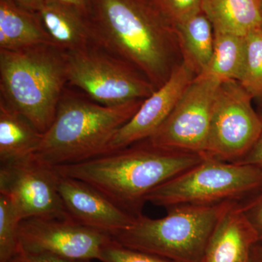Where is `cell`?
Returning a JSON list of instances; mask_svg holds the SVG:
<instances>
[{
  "mask_svg": "<svg viewBox=\"0 0 262 262\" xmlns=\"http://www.w3.org/2000/svg\"><path fill=\"white\" fill-rule=\"evenodd\" d=\"M93 44L134 67L157 89L183 61L173 24L150 0H92Z\"/></svg>",
  "mask_w": 262,
  "mask_h": 262,
  "instance_id": "obj_1",
  "label": "cell"
},
{
  "mask_svg": "<svg viewBox=\"0 0 262 262\" xmlns=\"http://www.w3.org/2000/svg\"><path fill=\"white\" fill-rule=\"evenodd\" d=\"M204 155L140 141L82 163L53 167L58 175L87 183L135 218L157 187L201 163Z\"/></svg>",
  "mask_w": 262,
  "mask_h": 262,
  "instance_id": "obj_2",
  "label": "cell"
},
{
  "mask_svg": "<svg viewBox=\"0 0 262 262\" xmlns=\"http://www.w3.org/2000/svg\"><path fill=\"white\" fill-rule=\"evenodd\" d=\"M144 100L103 106L65 89L54 120L32 156L57 167L106 154L114 136L135 115Z\"/></svg>",
  "mask_w": 262,
  "mask_h": 262,
  "instance_id": "obj_3",
  "label": "cell"
},
{
  "mask_svg": "<svg viewBox=\"0 0 262 262\" xmlns=\"http://www.w3.org/2000/svg\"><path fill=\"white\" fill-rule=\"evenodd\" d=\"M64 52L51 45L0 50V101L44 134L67 83Z\"/></svg>",
  "mask_w": 262,
  "mask_h": 262,
  "instance_id": "obj_4",
  "label": "cell"
},
{
  "mask_svg": "<svg viewBox=\"0 0 262 262\" xmlns=\"http://www.w3.org/2000/svg\"><path fill=\"white\" fill-rule=\"evenodd\" d=\"M232 203L170 207L163 218L141 215L111 236L123 247L172 262H202L217 222Z\"/></svg>",
  "mask_w": 262,
  "mask_h": 262,
  "instance_id": "obj_5",
  "label": "cell"
},
{
  "mask_svg": "<svg viewBox=\"0 0 262 262\" xmlns=\"http://www.w3.org/2000/svg\"><path fill=\"white\" fill-rule=\"evenodd\" d=\"M261 189V169L204 156L201 163L154 189L147 202L167 208L215 205L244 201Z\"/></svg>",
  "mask_w": 262,
  "mask_h": 262,
  "instance_id": "obj_6",
  "label": "cell"
},
{
  "mask_svg": "<svg viewBox=\"0 0 262 262\" xmlns=\"http://www.w3.org/2000/svg\"><path fill=\"white\" fill-rule=\"evenodd\" d=\"M64 53L69 83L103 106L146 99L157 90L134 67L94 45Z\"/></svg>",
  "mask_w": 262,
  "mask_h": 262,
  "instance_id": "obj_7",
  "label": "cell"
},
{
  "mask_svg": "<svg viewBox=\"0 0 262 262\" xmlns=\"http://www.w3.org/2000/svg\"><path fill=\"white\" fill-rule=\"evenodd\" d=\"M253 98L238 81L222 82L217 90L204 156L238 163L252 149L262 122Z\"/></svg>",
  "mask_w": 262,
  "mask_h": 262,
  "instance_id": "obj_8",
  "label": "cell"
},
{
  "mask_svg": "<svg viewBox=\"0 0 262 262\" xmlns=\"http://www.w3.org/2000/svg\"><path fill=\"white\" fill-rule=\"evenodd\" d=\"M221 83L211 77L196 76L166 120L147 140L163 149L204 155Z\"/></svg>",
  "mask_w": 262,
  "mask_h": 262,
  "instance_id": "obj_9",
  "label": "cell"
},
{
  "mask_svg": "<svg viewBox=\"0 0 262 262\" xmlns=\"http://www.w3.org/2000/svg\"><path fill=\"white\" fill-rule=\"evenodd\" d=\"M59 175L33 156L0 167V194L8 196L20 220H72L58 192Z\"/></svg>",
  "mask_w": 262,
  "mask_h": 262,
  "instance_id": "obj_10",
  "label": "cell"
},
{
  "mask_svg": "<svg viewBox=\"0 0 262 262\" xmlns=\"http://www.w3.org/2000/svg\"><path fill=\"white\" fill-rule=\"evenodd\" d=\"M112 241L110 234L72 220L30 218L19 226L18 250L69 259L99 260L101 250Z\"/></svg>",
  "mask_w": 262,
  "mask_h": 262,
  "instance_id": "obj_11",
  "label": "cell"
},
{
  "mask_svg": "<svg viewBox=\"0 0 262 262\" xmlns=\"http://www.w3.org/2000/svg\"><path fill=\"white\" fill-rule=\"evenodd\" d=\"M196 76L192 66L183 60L167 82L144 99L135 115L117 131L107 153L149 139L168 118Z\"/></svg>",
  "mask_w": 262,
  "mask_h": 262,
  "instance_id": "obj_12",
  "label": "cell"
},
{
  "mask_svg": "<svg viewBox=\"0 0 262 262\" xmlns=\"http://www.w3.org/2000/svg\"><path fill=\"white\" fill-rule=\"evenodd\" d=\"M58 192L70 218L84 227L111 235L135 222V217L82 181L59 176Z\"/></svg>",
  "mask_w": 262,
  "mask_h": 262,
  "instance_id": "obj_13",
  "label": "cell"
},
{
  "mask_svg": "<svg viewBox=\"0 0 262 262\" xmlns=\"http://www.w3.org/2000/svg\"><path fill=\"white\" fill-rule=\"evenodd\" d=\"M256 244V231L239 202H233L217 222L202 262H252L251 252Z\"/></svg>",
  "mask_w": 262,
  "mask_h": 262,
  "instance_id": "obj_14",
  "label": "cell"
},
{
  "mask_svg": "<svg viewBox=\"0 0 262 262\" xmlns=\"http://www.w3.org/2000/svg\"><path fill=\"white\" fill-rule=\"evenodd\" d=\"M38 14L52 45L61 51L94 45L88 15L78 8L59 0H46Z\"/></svg>",
  "mask_w": 262,
  "mask_h": 262,
  "instance_id": "obj_15",
  "label": "cell"
},
{
  "mask_svg": "<svg viewBox=\"0 0 262 262\" xmlns=\"http://www.w3.org/2000/svg\"><path fill=\"white\" fill-rule=\"evenodd\" d=\"M41 45L53 46L38 13L12 0H0V50L18 51Z\"/></svg>",
  "mask_w": 262,
  "mask_h": 262,
  "instance_id": "obj_16",
  "label": "cell"
},
{
  "mask_svg": "<svg viewBox=\"0 0 262 262\" xmlns=\"http://www.w3.org/2000/svg\"><path fill=\"white\" fill-rule=\"evenodd\" d=\"M260 0H203L201 11L214 32L246 37L260 29Z\"/></svg>",
  "mask_w": 262,
  "mask_h": 262,
  "instance_id": "obj_17",
  "label": "cell"
},
{
  "mask_svg": "<svg viewBox=\"0 0 262 262\" xmlns=\"http://www.w3.org/2000/svg\"><path fill=\"white\" fill-rule=\"evenodd\" d=\"M43 134L20 114L0 101V163L26 159L37 151Z\"/></svg>",
  "mask_w": 262,
  "mask_h": 262,
  "instance_id": "obj_18",
  "label": "cell"
},
{
  "mask_svg": "<svg viewBox=\"0 0 262 262\" xmlns=\"http://www.w3.org/2000/svg\"><path fill=\"white\" fill-rule=\"evenodd\" d=\"M174 27L183 60L192 66L196 76L199 75L213 55L215 35L211 21L201 11Z\"/></svg>",
  "mask_w": 262,
  "mask_h": 262,
  "instance_id": "obj_19",
  "label": "cell"
},
{
  "mask_svg": "<svg viewBox=\"0 0 262 262\" xmlns=\"http://www.w3.org/2000/svg\"><path fill=\"white\" fill-rule=\"evenodd\" d=\"M211 61L199 75L220 81H238L246 58V37L214 32Z\"/></svg>",
  "mask_w": 262,
  "mask_h": 262,
  "instance_id": "obj_20",
  "label": "cell"
},
{
  "mask_svg": "<svg viewBox=\"0 0 262 262\" xmlns=\"http://www.w3.org/2000/svg\"><path fill=\"white\" fill-rule=\"evenodd\" d=\"M246 58L238 82L253 100L262 104V31L246 36Z\"/></svg>",
  "mask_w": 262,
  "mask_h": 262,
  "instance_id": "obj_21",
  "label": "cell"
},
{
  "mask_svg": "<svg viewBox=\"0 0 262 262\" xmlns=\"http://www.w3.org/2000/svg\"><path fill=\"white\" fill-rule=\"evenodd\" d=\"M20 222L9 198L0 194V262H8L18 252Z\"/></svg>",
  "mask_w": 262,
  "mask_h": 262,
  "instance_id": "obj_22",
  "label": "cell"
},
{
  "mask_svg": "<svg viewBox=\"0 0 262 262\" xmlns=\"http://www.w3.org/2000/svg\"><path fill=\"white\" fill-rule=\"evenodd\" d=\"M170 23H182L201 12L203 0H150Z\"/></svg>",
  "mask_w": 262,
  "mask_h": 262,
  "instance_id": "obj_23",
  "label": "cell"
},
{
  "mask_svg": "<svg viewBox=\"0 0 262 262\" xmlns=\"http://www.w3.org/2000/svg\"><path fill=\"white\" fill-rule=\"evenodd\" d=\"M99 261L102 262H172L165 258L123 247L112 241L101 250Z\"/></svg>",
  "mask_w": 262,
  "mask_h": 262,
  "instance_id": "obj_24",
  "label": "cell"
},
{
  "mask_svg": "<svg viewBox=\"0 0 262 262\" xmlns=\"http://www.w3.org/2000/svg\"><path fill=\"white\" fill-rule=\"evenodd\" d=\"M239 206L256 231L258 244H262V189L239 202Z\"/></svg>",
  "mask_w": 262,
  "mask_h": 262,
  "instance_id": "obj_25",
  "label": "cell"
},
{
  "mask_svg": "<svg viewBox=\"0 0 262 262\" xmlns=\"http://www.w3.org/2000/svg\"><path fill=\"white\" fill-rule=\"evenodd\" d=\"M8 262H91L69 259L47 253H34L18 250Z\"/></svg>",
  "mask_w": 262,
  "mask_h": 262,
  "instance_id": "obj_26",
  "label": "cell"
},
{
  "mask_svg": "<svg viewBox=\"0 0 262 262\" xmlns=\"http://www.w3.org/2000/svg\"><path fill=\"white\" fill-rule=\"evenodd\" d=\"M262 122V110L258 112ZM237 163L253 165L262 170V129L257 141L255 143L252 149L250 150L246 156Z\"/></svg>",
  "mask_w": 262,
  "mask_h": 262,
  "instance_id": "obj_27",
  "label": "cell"
},
{
  "mask_svg": "<svg viewBox=\"0 0 262 262\" xmlns=\"http://www.w3.org/2000/svg\"><path fill=\"white\" fill-rule=\"evenodd\" d=\"M12 1L26 9L38 13L42 8L46 0H12Z\"/></svg>",
  "mask_w": 262,
  "mask_h": 262,
  "instance_id": "obj_28",
  "label": "cell"
},
{
  "mask_svg": "<svg viewBox=\"0 0 262 262\" xmlns=\"http://www.w3.org/2000/svg\"><path fill=\"white\" fill-rule=\"evenodd\" d=\"M59 1L75 7L88 15L92 0H59Z\"/></svg>",
  "mask_w": 262,
  "mask_h": 262,
  "instance_id": "obj_29",
  "label": "cell"
},
{
  "mask_svg": "<svg viewBox=\"0 0 262 262\" xmlns=\"http://www.w3.org/2000/svg\"><path fill=\"white\" fill-rule=\"evenodd\" d=\"M251 261L262 262V244H256L251 252Z\"/></svg>",
  "mask_w": 262,
  "mask_h": 262,
  "instance_id": "obj_30",
  "label": "cell"
},
{
  "mask_svg": "<svg viewBox=\"0 0 262 262\" xmlns=\"http://www.w3.org/2000/svg\"><path fill=\"white\" fill-rule=\"evenodd\" d=\"M260 18H261V24H260V29L262 31V0H260Z\"/></svg>",
  "mask_w": 262,
  "mask_h": 262,
  "instance_id": "obj_31",
  "label": "cell"
}]
</instances>
